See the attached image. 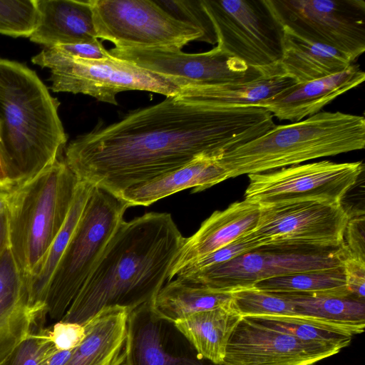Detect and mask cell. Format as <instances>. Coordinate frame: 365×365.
I'll return each mask as SVG.
<instances>
[{
    "mask_svg": "<svg viewBox=\"0 0 365 365\" xmlns=\"http://www.w3.org/2000/svg\"><path fill=\"white\" fill-rule=\"evenodd\" d=\"M340 350L242 317L228 341L222 365H312Z\"/></svg>",
    "mask_w": 365,
    "mask_h": 365,
    "instance_id": "9a60e30c",
    "label": "cell"
},
{
    "mask_svg": "<svg viewBox=\"0 0 365 365\" xmlns=\"http://www.w3.org/2000/svg\"><path fill=\"white\" fill-rule=\"evenodd\" d=\"M274 126L273 115L263 108L216 106L200 86H187L78 136L63 159L79 180L119 197L200 155H220Z\"/></svg>",
    "mask_w": 365,
    "mask_h": 365,
    "instance_id": "6da1fadb",
    "label": "cell"
},
{
    "mask_svg": "<svg viewBox=\"0 0 365 365\" xmlns=\"http://www.w3.org/2000/svg\"><path fill=\"white\" fill-rule=\"evenodd\" d=\"M217 157L200 155L175 171L124 192L119 197L129 207L148 206L186 189L192 188V192L206 190L229 179Z\"/></svg>",
    "mask_w": 365,
    "mask_h": 365,
    "instance_id": "7402d4cb",
    "label": "cell"
},
{
    "mask_svg": "<svg viewBox=\"0 0 365 365\" xmlns=\"http://www.w3.org/2000/svg\"><path fill=\"white\" fill-rule=\"evenodd\" d=\"M151 304L128 312L122 365H202L187 339L173 322L158 317Z\"/></svg>",
    "mask_w": 365,
    "mask_h": 365,
    "instance_id": "2e32d148",
    "label": "cell"
},
{
    "mask_svg": "<svg viewBox=\"0 0 365 365\" xmlns=\"http://www.w3.org/2000/svg\"><path fill=\"white\" fill-rule=\"evenodd\" d=\"M232 292V308L242 317L296 315L294 304L282 294L254 287L235 289Z\"/></svg>",
    "mask_w": 365,
    "mask_h": 365,
    "instance_id": "f546056e",
    "label": "cell"
},
{
    "mask_svg": "<svg viewBox=\"0 0 365 365\" xmlns=\"http://www.w3.org/2000/svg\"><path fill=\"white\" fill-rule=\"evenodd\" d=\"M97 38L115 48L182 49L195 41L207 43L204 33L180 20L156 1L91 0Z\"/></svg>",
    "mask_w": 365,
    "mask_h": 365,
    "instance_id": "ba28073f",
    "label": "cell"
},
{
    "mask_svg": "<svg viewBox=\"0 0 365 365\" xmlns=\"http://www.w3.org/2000/svg\"><path fill=\"white\" fill-rule=\"evenodd\" d=\"M73 350L56 351L46 360L43 365H63L69 359Z\"/></svg>",
    "mask_w": 365,
    "mask_h": 365,
    "instance_id": "60d3db41",
    "label": "cell"
},
{
    "mask_svg": "<svg viewBox=\"0 0 365 365\" xmlns=\"http://www.w3.org/2000/svg\"><path fill=\"white\" fill-rule=\"evenodd\" d=\"M11 190L0 188V213L7 212Z\"/></svg>",
    "mask_w": 365,
    "mask_h": 365,
    "instance_id": "b9f144b4",
    "label": "cell"
},
{
    "mask_svg": "<svg viewBox=\"0 0 365 365\" xmlns=\"http://www.w3.org/2000/svg\"><path fill=\"white\" fill-rule=\"evenodd\" d=\"M353 61L339 51L305 38L283 27L279 67L296 83L331 76L348 68Z\"/></svg>",
    "mask_w": 365,
    "mask_h": 365,
    "instance_id": "603a6c76",
    "label": "cell"
},
{
    "mask_svg": "<svg viewBox=\"0 0 365 365\" xmlns=\"http://www.w3.org/2000/svg\"><path fill=\"white\" fill-rule=\"evenodd\" d=\"M58 105L34 71L0 58V149L23 182L61 157L67 136Z\"/></svg>",
    "mask_w": 365,
    "mask_h": 365,
    "instance_id": "3957f363",
    "label": "cell"
},
{
    "mask_svg": "<svg viewBox=\"0 0 365 365\" xmlns=\"http://www.w3.org/2000/svg\"><path fill=\"white\" fill-rule=\"evenodd\" d=\"M232 292L176 276L167 282L151 304L160 317L175 322L192 314L232 306Z\"/></svg>",
    "mask_w": 365,
    "mask_h": 365,
    "instance_id": "d4e9b609",
    "label": "cell"
},
{
    "mask_svg": "<svg viewBox=\"0 0 365 365\" xmlns=\"http://www.w3.org/2000/svg\"><path fill=\"white\" fill-rule=\"evenodd\" d=\"M36 16V0H0V34L29 37Z\"/></svg>",
    "mask_w": 365,
    "mask_h": 365,
    "instance_id": "4dcf8cb0",
    "label": "cell"
},
{
    "mask_svg": "<svg viewBox=\"0 0 365 365\" xmlns=\"http://www.w3.org/2000/svg\"><path fill=\"white\" fill-rule=\"evenodd\" d=\"M79 180L60 157L10 191L9 247L27 282L62 227Z\"/></svg>",
    "mask_w": 365,
    "mask_h": 365,
    "instance_id": "5b68a950",
    "label": "cell"
},
{
    "mask_svg": "<svg viewBox=\"0 0 365 365\" xmlns=\"http://www.w3.org/2000/svg\"><path fill=\"white\" fill-rule=\"evenodd\" d=\"M282 27L354 62L365 51L364 0H264Z\"/></svg>",
    "mask_w": 365,
    "mask_h": 365,
    "instance_id": "8fae6325",
    "label": "cell"
},
{
    "mask_svg": "<svg viewBox=\"0 0 365 365\" xmlns=\"http://www.w3.org/2000/svg\"><path fill=\"white\" fill-rule=\"evenodd\" d=\"M213 26L217 46L249 66H279L283 27L264 0H200Z\"/></svg>",
    "mask_w": 365,
    "mask_h": 365,
    "instance_id": "30bf717a",
    "label": "cell"
},
{
    "mask_svg": "<svg viewBox=\"0 0 365 365\" xmlns=\"http://www.w3.org/2000/svg\"><path fill=\"white\" fill-rule=\"evenodd\" d=\"M244 317L300 339L331 345L340 349L349 346L353 336L364 330L320 318L297 314Z\"/></svg>",
    "mask_w": 365,
    "mask_h": 365,
    "instance_id": "4316f807",
    "label": "cell"
},
{
    "mask_svg": "<svg viewBox=\"0 0 365 365\" xmlns=\"http://www.w3.org/2000/svg\"><path fill=\"white\" fill-rule=\"evenodd\" d=\"M37 16L29 39L45 48L98 40L91 0H36Z\"/></svg>",
    "mask_w": 365,
    "mask_h": 365,
    "instance_id": "ffe728a7",
    "label": "cell"
},
{
    "mask_svg": "<svg viewBox=\"0 0 365 365\" xmlns=\"http://www.w3.org/2000/svg\"><path fill=\"white\" fill-rule=\"evenodd\" d=\"M363 170L361 161L322 160L248 175L245 200L260 207L304 200L342 202Z\"/></svg>",
    "mask_w": 365,
    "mask_h": 365,
    "instance_id": "7c38bea8",
    "label": "cell"
},
{
    "mask_svg": "<svg viewBox=\"0 0 365 365\" xmlns=\"http://www.w3.org/2000/svg\"><path fill=\"white\" fill-rule=\"evenodd\" d=\"M114 57L130 61L177 86H215L255 80L281 71L256 68L217 46L202 53H188L170 48H113Z\"/></svg>",
    "mask_w": 365,
    "mask_h": 365,
    "instance_id": "4fadbf2b",
    "label": "cell"
},
{
    "mask_svg": "<svg viewBox=\"0 0 365 365\" xmlns=\"http://www.w3.org/2000/svg\"><path fill=\"white\" fill-rule=\"evenodd\" d=\"M31 61L51 70L53 91L82 93L115 106L117 95L123 91H149L167 97L180 89L164 77L111 54L103 59L70 58L47 47Z\"/></svg>",
    "mask_w": 365,
    "mask_h": 365,
    "instance_id": "52a82bcc",
    "label": "cell"
},
{
    "mask_svg": "<svg viewBox=\"0 0 365 365\" xmlns=\"http://www.w3.org/2000/svg\"><path fill=\"white\" fill-rule=\"evenodd\" d=\"M351 218L342 202L304 200L261 207L252 232L262 244L287 243L338 247Z\"/></svg>",
    "mask_w": 365,
    "mask_h": 365,
    "instance_id": "5bb4252c",
    "label": "cell"
},
{
    "mask_svg": "<svg viewBox=\"0 0 365 365\" xmlns=\"http://www.w3.org/2000/svg\"><path fill=\"white\" fill-rule=\"evenodd\" d=\"M156 2L176 18L199 28L204 33L207 43L213 45L217 43V36L213 26L202 8L200 0H168L156 1Z\"/></svg>",
    "mask_w": 365,
    "mask_h": 365,
    "instance_id": "836d02e7",
    "label": "cell"
},
{
    "mask_svg": "<svg viewBox=\"0 0 365 365\" xmlns=\"http://www.w3.org/2000/svg\"><path fill=\"white\" fill-rule=\"evenodd\" d=\"M260 211L258 204L244 200L214 212L192 235L183 238L170 267L168 282L190 263L253 232Z\"/></svg>",
    "mask_w": 365,
    "mask_h": 365,
    "instance_id": "ac0fdd59",
    "label": "cell"
},
{
    "mask_svg": "<svg viewBox=\"0 0 365 365\" xmlns=\"http://www.w3.org/2000/svg\"><path fill=\"white\" fill-rule=\"evenodd\" d=\"M261 245H263L254 236L252 232L190 263L182 269L177 275L197 272L225 263Z\"/></svg>",
    "mask_w": 365,
    "mask_h": 365,
    "instance_id": "d6a6232c",
    "label": "cell"
},
{
    "mask_svg": "<svg viewBox=\"0 0 365 365\" xmlns=\"http://www.w3.org/2000/svg\"><path fill=\"white\" fill-rule=\"evenodd\" d=\"M86 336L82 324L58 321L48 327V336L57 351L72 350L77 347Z\"/></svg>",
    "mask_w": 365,
    "mask_h": 365,
    "instance_id": "e575fe53",
    "label": "cell"
},
{
    "mask_svg": "<svg viewBox=\"0 0 365 365\" xmlns=\"http://www.w3.org/2000/svg\"><path fill=\"white\" fill-rule=\"evenodd\" d=\"M128 207L120 197L93 187L48 286L46 305L51 319L58 322L63 317Z\"/></svg>",
    "mask_w": 365,
    "mask_h": 365,
    "instance_id": "8992f818",
    "label": "cell"
},
{
    "mask_svg": "<svg viewBox=\"0 0 365 365\" xmlns=\"http://www.w3.org/2000/svg\"><path fill=\"white\" fill-rule=\"evenodd\" d=\"M56 349L48 336V327H37L19 344L0 365H43Z\"/></svg>",
    "mask_w": 365,
    "mask_h": 365,
    "instance_id": "1f68e13d",
    "label": "cell"
},
{
    "mask_svg": "<svg viewBox=\"0 0 365 365\" xmlns=\"http://www.w3.org/2000/svg\"><path fill=\"white\" fill-rule=\"evenodd\" d=\"M344 245L351 254L365 259L364 214L351 217L344 234Z\"/></svg>",
    "mask_w": 365,
    "mask_h": 365,
    "instance_id": "74e56055",
    "label": "cell"
},
{
    "mask_svg": "<svg viewBox=\"0 0 365 365\" xmlns=\"http://www.w3.org/2000/svg\"><path fill=\"white\" fill-rule=\"evenodd\" d=\"M282 294L294 304L297 315L320 318L364 329V300L353 297Z\"/></svg>",
    "mask_w": 365,
    "mask_h": 365,
    "instance_id": "f1b7e54d",
    "label": "cell"
},
{
    "mask_svg": "<svg viewBox=\"0 0 365 365\" xmlns=\"http://www.w3.org/2000/svg\"><path fill=\"white\" fill-rule=\"evenodd\" d=\"M252 287L277 294L352 297L347 289L342 267L276 277L259 281Z\"/></svg>",
    "mask_w": 365,
    "mask_h": 365,
    "instance_id": "83f0119b",
    "label": "cell"
},
{
    "mask_svg": "<svg viewBox=\"0 0 365 365\" xmlns=\"http://www.w3.org/2000/svg\"><path fill=\"white\" fill-rule=\"evenodd\" d=\"M364 146V116L322 111L297 122L275 125L217 158L232 178L361 150Z\"/></svg>",
    "mask_w": 365,
    "mask_h": 365,
    "instance_id": "277c9868",
    "label": "cell"
},
{
    "mask_svg": "<svg viewBox=\"0 0 365 365\" xmlns=\"http://www.w3.org/2000/svg\"><path fill=\"white\" fill-rule=\"evenodd\" d=\"M22 182L21 174L0 149V188L11 190Z\"/></svg>",
    "mask_w": 365,
    "mask_h": 365,
    "instance_id": "f35d334b",
    "label": "cell"
},
{
    "mask_svg": "<svg viewBox=\"0 0 365 365\" xmlns=\"http://www.w3.org/2000/svg\"><path fill=\"white\" fill-rule=\"evenodd\" d=\"M9 247V229L7 212L0 213V256Z\"/></svg>",
    "mask_w": 365,
    "mask_h": 365,
    "instance_id": "ab89813d",
    "label": "cell"
},
{
    "mask_svg": "<svg viewBox=\"0 0 365 365\" xmlns=\"http://www.w3.org/2000/svg\"><path fill=\"white\" fill-rule=\"evenodd\" d=\"M364 80V72L352 63L339 73L287 87L257 107L266 109L281 120L297 122L320 112L323 107Z\"/></svg>",
    "mask_w": 365,
    "mask_h": 365,
    "instance_id": "d6986e66",
    "label": "cell"
},
{
    "mask_svg": "<svg viewBox=\"0 0 365 365\" xmlns=\"http://www.w3.org/2000/svg\"><path fill=\"white\" fill-rule=\"evenodd\" d=\"M46 307L31 303L26 281L9 247L0 256V362L37 327Z\"/></svg>",
    "mask_w": 365,
    "mask_h": 365,
    "instance_id": "e0dca14e",
    "label": "cell"
},
{
    "mask_svg": "<svg viewBox=\"0 0 365 365\" xmlns=\"http://www.w3.org/2000/svg\"><path fill=\"white\" fill-rule=\"evenodd\" d=\"M347 252L344 243L338 247L268 243L225 263L177 276L232 291L276 277L341 267Z\"/></svg>",
    "mask_w": 365,
    "mask_h": 365,
    "instance_id": "9c48e42d",
    "label": "cell"
},
{
    "mask_svg": "<svg viewBox=\"0 0 365 365\" xmlns=\"http://www.w3.org/2000/svg\"><path fill=\"white\" fill-rule=\"evenodd\" d=\"M51 48L70 58L103 59L110 56L99 40L92 43L57 45Z\"/></svg>",
    "mask_w": 365,
    "mask_h": 365,
    "instance_id": "8d00e7d4",
    "label": "cell"
},
{
    "mask_svg": "<svg viewBox=\"0 0 365 365\" xmlns=\"http://www.w3.org/2000/svg\"><path fill=\"white\" fill-rule=\"evenodd\" d=\"M342 267L350 294L353 297L364 300L365 259L351 254L348 250L343 259Z\"/></svg>",
    "mask_w": 365,
    "mask_h": 365,
    "instance_id": "d590c367",
    "label": "cell"
},
{
    "mask_svg": "<svg viewBox=\"0 0 365 365\" xmlns=\"http://www.w3.org/2000/svg\"><path fill=\"white\" fill-rule=\"evenodd\" d=\"M128 310L102 309L83 325L86 336L63 365H122L125 357Z\"/></svg>",
    "mask_w": 365,
    "mask_h": 365,
    "instance_id": "44dd1931",
    "label": "cell"
},
{
    "mask_svg": "<svg viewBox=\"0 0 365 365\" xmlns=\"http://www.w3.org/2000/svg\"><path fill=\"white\" fill-rule=\"evenodd\" d=\"M93 185L79 180L66 219L34 275L27 282L29 297L35 305H46L48 286L56 268L81 219Z\"/></svg>",
    "mask_w": 365,
    "mask_h": 365,
    "instance_id": "484cf974",
    "label": "cell"
},
{
    "mask_svg": "<svg viewBox=\"0 0 365 365\" xmlns=\"http://www.w3.org/2000/svg\"><path fill=\"white\" fill-rule=\"evenodd\" d=\"M241 318L232 307H222L192 314L174 324L200 358L222 365L228 341Z\"/></svg>",
    "mask_w": 365,
    "mask_h": 365,
    "instance_id": "cb8c5ba5",
    "label": "cell"
},
{
    "mask_svg": "<svg viewBox=\"0 0 365 365\" xmlns=\"http://www.w3.org/2000/svg\"><path fill=\"white\" fill-rule=\"evenodd\" d=\"M183 238L170 213L123 220L61 321L83 325L105 307L153 302Z\"/></svg>",
    "mask_w": 365,
    "mask_h": 365,
    "instance_id": "7a4b0ae2",
    "label": "cell"
}]
</instances>
